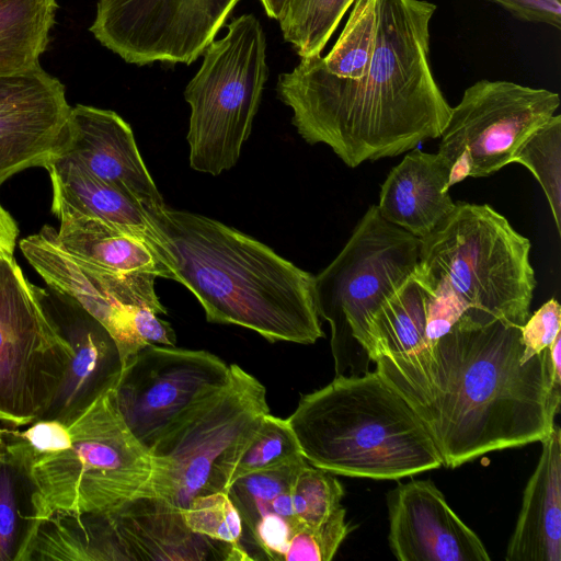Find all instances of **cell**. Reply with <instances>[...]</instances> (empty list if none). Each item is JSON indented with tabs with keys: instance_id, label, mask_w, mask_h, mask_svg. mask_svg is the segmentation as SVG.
<instances>
[{
	"instance_id": "cell-1",
	"label": "cell",
	"mask_w": 561,
	"mask_h": 561,
	"mask_svg": "<svg viewBox=\"0 0 561 561\" xmlns=\"http://www.w3.org/2000/svg\"><path fill=\"white\" fill-rule=\"evenodd\" d=\"M520 327L465 311L432 344L379 356V375L414 409L447 468L490 451L542 442L561 392L552 390L548 348L522 363Z\"/></svg>"
},
{
	"instance_id": "cell-2",
	"label": "cell",
	"mask_w": 561,
	"mask_h": 561,
	"mask_svg": "<svg viewBox=\"0 0 561 561\" xmlns=\"http://www.w3.org/2000/svg\"><path fill=\"white\" fill-rule=\"evenodd\" d=\"M426 0H377L371 59L363 77L330 73L322 56L278 76V98L309 145L324 144L350 168L396 157L439 138L451 113L430 62Z\"/></svg>"
},
{
	"instance_id": "cell-3",
	"label": "cell",
	"mask_w": 561,
	"mask_h": 561,
	"mask_svg": "<svg viewBox=\"0 0 561 561\" xmlns=\"http://www.w3.org/2000/svg\"><path fill=\"white\" fill-rule=\"evenodd\" d=\"M185 286L213 323L234 324L270 342L323 337L314 276L266 244L218 220L162 206L150 215Z\"/></svg>"
},
{
	"instance_id": "cell-4",
	"label": "cell",
	"mask_w": 561,
	"mask_h": 561,
	"mask_svg": "<svg viewBox=\"0 0 561 561\" xmlns=\"http://www.w3.org/2000/svg\"><path fill=\"white\" fill-rule=\"evenodd\" d=\"M287 421L305 459L332 474L394 480L443 466L420 416L376 369L335 376Z\"/></svg>"
},
{
	"instance_id": "cell-5",
	"label": "cell",
	"mask_w": 561,
	"mask_h": 561,
	"mask_svg": "<svg viewBox=\"0 0 561 561\" xmlns=\"http://www.w3.org/2000/svg\"><path fill=\"white\" fill-rule=\"evenodd\" d=\"M530 241L488 204L455 203L421 239L416 275L465 309L522 327L536 287Z\"/></svg>"
},
{
	"instance_id": "cell-6",
	"label": "cell",
	"mask_w": 561,
	"mask_h": 561,
	"mask_svg": "<svg viewBox=\"0 0 561 561\" xmlns=\"http://www.w3.org/2000/svg\"><path fill=\"white\" fill-rule=\"evenodd\" d=\"M67 425L70 448L26 467L39 522L55 512H106L152 496L153 457L124 422L115 387Z\"/></svg>"
},
{
	"instance_id": "cell-7",
	"label": "cell",
	"mask_w": 561,
	"mask_h": 561,
	"mask_svg": "<svg viewBox=\"0 0 561 561\" xmlns=\"http://www.w3.org/2000/svg\"><path fill=\"white\" fill-rule=\"evenodd\" d=\"M227 381L186 410L150 448L151 495L178 508L227 492L234 469L270 413L266 389L237 364Z\"/></svg>"
},
{
	"instance_id": "cell-8",
	"label": "cell",
	"mask_w": 561,
	"mask_h": 561,
	"mask_svg": "<svg viewBox=\"0 0 561 561\" xmlns=\"http://www.w3.org/2000/svg\"><path fill=\"white\" fill-rule=\"evenodd\" d=\"M420 251V238L387 221L371 205L341 252L314 276L316 307L331 328L336 376L368 371V320L414 274Z\"/></svg>"
},
{
	"instance_id": "cell-9",
	"label": "cell",
	"mask_w": 561,
	"mask_h": 561,
	"mask_svg": "<svg viewBox=\"0 0 561 561\" xmlns=\"http://www.w3.org/2000/svg\"><path fill=\"white\" fill-rule=\"evenodd\" d=\"M33 561H243L244 547L192 531L181 508L141 496L106 512H55L39 522Z\"/></svg>"
},
{
	"instance_id": "cell-10",
	"label": "cell",
	"mask_w": 561,
	"mask_h": 561,
	"mask_svg": "<svg viewBox=\"0 0 561 561\" xmlns=\"http://www.w3.org/2000/svg\"><path fill=\"white\" fill-rule=\"evenodd\" d=\"M227 28L207 46L184 91L191 107L190 165L211 175L239 160L268 77L266 38L255 15L242 14Z\"/></svg>"
},
{
	"instance_id": "cell-11",
	"label": "cell",
	"mask_w": 561,
	"mask_h": 561,
	"mask_svg": "<svg viewBox=\"0 0 561 561\" xmlns=\"http://www.w3.org/2000/svg\"><path fill=\"white\" fill-rule=\"evenodd\" d=\"M73 356L43 293L12 256L0 266V421L24 426L43 417Z\"/></svg>"
},
{
	"instance_id": "cell-12",
	"label": "cell",
	"mask_w": 561,
	"mask_h": 561,
	"mask_svg": "<svg viewBox=\"0 0 561 561\" xmlns=\"http://www.w3.org/2000/svg\"><path fill=\"white\" fill-rule=\"evenodd\" d=\"M559 105L556 92L507 80L482 79L467 88L439 137L437 152L450 165L449 186L510 164L517 148Z\"/></svg>"
},
{
	"instance_id": "cell-13",
	"label": "cell",
	"mask_w": 561,
	"mask_h": 561,
	"mask_svg": "<svg viewBox=\"0 0 561 561\" xmlns=\"http://www.w3.org/2000/svg\"><path fill=\"white\" fill-rule=\"evenodd\" d=\"M240 0H99L89 28L127 64L191 65Z\"/></svg>"
},
{
	"instance_id": "cell-14",
	"label": "cell",
	"mask_w": 561,
	"mask_h": 561,
	"mask_svg": "<svg viewBox=\"0 0 561 561\" xmlns=\"http://www.w3.org/2000/svg\"><path fill=\"white\" fill-rule=\"evenodd\" d=\"M230 366L207 351L149 344L123 366L117 409L148 449L197 401L222 386Z\"/></svg>"
},
{
	"instance_id": "cell-15",
	"label": "cell",
	"mask_w": 561,
	"mask_h": 561,
	"mask_svg": "<svg viewBox=\"0 0 561 561\" xmlns=\"http://www.w3.org/2000/svg\"><path fill=\"white\" fill-rule=\"evenodd\" d=\"M20 250L45 283L83 309L113 337L122 365L147 346L134 328V311L149 307L158 314L167 310L150 274H114L98 270L67 252L57 241L56 229L44 226L22 239Z\"/></svg>"
},
{
	"instance_id": "cell-16",
	"label": "cell",
	"mask_w": 561,
	"mask_h": 561,
	"mask_svg": "<svg viewBox=\"0 0 561 561\" xmlns=\"http://www.w3.org/2000/svg\"><path fill=\"white\" fill-rule=\"evenodd\" d=\"M70 108L64 84L42 67L0 77V186L56 154Z\"/></svg>"
},
{
	"instance_id": "cell-17",
	"label": "cell",
	"mask_w": 561,
	"mask_h": 561,
	"mask_svg": "<svg viewBox=\"0 0 561 561\" xmlns=\"http://www.w3.org/2000/svg\"><path fill=\"white\" fill-rule=\"evenodd\" d=\"M388 541L400 561H489L481 539L431 480L399 483L387 496Z\"/></svg>"
},
{
	"instance_id": "cell-18",
	"label": "cell",
	"mask_w": 561,
	"mask_h": 561,
	"mask_svg": "<svg viewBox=\"0 0 561 561\" xmlns=\"http://www.w3.org/2000/svg\"><path fill=\"white\" fill-rule=\"evenodd\" d=\"M56 154L138 201L149 216L165 205L129 124L114 111L71 106L65 139Z\"/></svg>"
},
{
	"instance_id": "cell-19",
	"label": "cell",
	"mask_w": 561,
	"mask_h": 561,
	"mask_svg": "<svg viewBox=\"0 0 561 561\" xmlns=\"http://www.w3.org/2000/svg\"><path fill=\"white\" fill-rule=\"evenodd\" d=\"M460 314L453 298L434 294L414 272L368 320L369 359L419 351L446 334Z\"/></svg>"
},
{
	"instance_id": "cell-20",
	"label": "cell",
	"mask_w": 561,
	"mask_h": 561,
	"mask_svg": "<svg viewBox=\"0 0 561 561\" xmlns=\"http://www.w3.org/2000/svg\"><path fill=\"white\" fill-rule=\"evenodd\" d=\"M44 168L51 182L55 216L61 213L83 215L139 238L156 250L173 274L165 239L138 201L60 156H53Z\"/></svg>"
},
{
	"instance_id": "cell-21",
	"label": "cell",
	"mask_w": 561,
	"mask_h": 561,
	"mask_svg": "<svg viewBox=\"0 0 561 561\" xmlns=\"http://www.w3.org/2000/svg\"><path fill=\"white\" fill-rule=\"evenodd\" d=\"M75 305V304H73ZM75 314L59 324L73 356L62 383L42 419L70 423L119 379L123 365L116 343L94 318L75 305Z\"/></svg>"
},
{
	"instance_id": "cell-22",
	"label": "cell",
	"mask_w": 561,
	"mask_h": 561,
	"mask_svg": "<svg viewBox=\"0 0 561 561\" xmlns=\"http://www.w3.org/2000/svg\"><path fill=\"white\" fill-rule=\"evenodd\" d=\"M450 165L438 152L407 153L381 185L377 208L389 222L422 239L454 209Z\"/></svg>"
},
{
	"instance_id": "cell-23",
	"label": "cell",
	"mask_w": 561,
	"mask_h": 561,
	"mask_svg": "<svg viewBox=\"0 0 561 561\" xmlns=\"http://www.w3.org/2000/svg\"><path fill=\"white\" fill-rule=\"evenodd\" d=\"M541 444L507 545V561H561V428L554 424Z\"/></svg>"
},
{
	"instance_id": "cell-24",
	"label": "cell",
	"mask_w": 561,
	"mask_h": 561,
	"mask_svg": "<svg viewBox=\"0 0 561 561\" xmlns=\"http://www.w3.org/2000/svg\"><path fill=\"white\" fill-rule=\"evenodd\" d=\"M59 244L89 265L114 274H150L172 279L164 260L148 243L104 221L75 213L56 216Z\"/></svg>"
},
{
	"instance_id": "cell-25",
	"label": "cell",
	"mask_w": 561,
	"mask_h": 561,
	"mask_svg": "<svg viewBox=\"0 0 561 561\" xmlns=\"http://www.w3.org/2000/svg\"><path fill=\"white\" fill-rule=\"evenodd\" d=\"M56 9V0H0V77L41 67Z\"/></svg>"
},
{
	"instance_id": "cell-26",
	"label": "cell",
	"mask_w": 561,
	"mask_h": 561,
	"mask_svg": "<svg viewBox=\"0 0 561 561\" xmlns=\"http://www.w3.org/2000/svg\"><path fill=\"white\" fill-rule=\"evenodd\" d=\"M39 525L27 468L7 449L0 435V561H26Z\"/></svg>"
},
{
	"instance_id": "cell-27",
	"label": "cell",
	"mask_w": 561,
	"mask_h": 561,
	"mask_svg": "<svg viewBox=\"0 0 561 561\" xmlns=\"http://www.w3.org/2000/svg\"><path fill=\"white\" fill-rule=\"evenodd\" d=\"M355 0H288L278 20L284 39L300 58L321 55Z\"/></svg>"
},
{
	"instance_id": "cell-28",
	"label": "cell",
	"mask_w": 561,
	"mask_h": 561,
	"mask_svg": "<svg viewBox=\"0 0 561 561\" xmlns=\"http://www.w3.org/2000/svg\"><path fill=\"white\" fill-rule=\"evenodd\" d=\"M511 163L526 167L536 178L549 203L561 234V115L551 116L517 148Z\"/></svg>"
},
{
	"instance_id": "cell-29",
	"label": "cell",
	"mask_w": 561,
	"mask_h": 561,
	"mask_svg": "<svg viewBox=\"0 0 561 561\" xmlns=\"http://www.w3.org/2000/svg\"><path fill=\"white\" fill-rule=\"evenodd\" d=\"M377 0H355L348 20L330 53L322 57L323 67L333 76L356 80L364 76L371 59Z\"/></svg>"
},
{
	"instance_id": "cell-30",
	"label": "cell",
	"mask_w": 561,
	"mask_h": 561,
	"mask_svg": "<svg viewBox=\"0 0 561 561\" xmlns=\"http://www.w3.org/2000/svg\"><path fill=\"white\" fill-rule=\"evenodd\" d=\"M301 458L305 457L287 419L267 413L241 456L232 482L244 474Z\"/></svg>"
},
{
	"instance_id": "cell-31",
	"label": "cell",
	"mask_w": 561,
	"mask_h": 561,
	"mask_svg": "<svg viewBox=\"0 0 561 561\" xmlns=\"http://www.w3.org/2000/svg\"><path fill=\"white\" fill-rule=\"evenodd\" d=\"M344 490L330 472L307 462L291 488L295 518L300 527L324 522L339 506Z\"/></svg>"
},
{
	"instance_id": "cell-32",
	"label": "cell",
	"mask_w": 561,
	"mask_h": 561,
	"mask_svg": "<svg viewBox=\"0 0 561 561\" xmlns=\"http://www.w3.org/2000/svg\"><path fill=\"white\" fill-rule=\"evenodd\" d=\"M181 512L192 531L217 541L244 547L241 541V516L227 492L197 495Z\"/></svg>"
},
{
	"instance_id": "cell-33",
	"label": "cell",
	"mask_w": 561,
	"mask_h": 561,
	"mask_svg": "<svg viewBox=\"0 0 561 561\" xmlns=\"http://www.w3.org/2000/svg\"><path fill=\"white\" fill-rule=\"evenodd\" d=\"M3 434L8 451L25 467L71 446L68 425L58 420L39 419L24 431L3 427Z\"/></svg>"
},
{
	"instance_id": "cell-34",
	"label": "cell",
	"mask_w": 561,
	"mask_h": 561,
	"mask_svg": "<svg viewBox=\"0 0 561 561\" xmlns=\"http://www.w3.org/2000/svg\"><path fill=\"white\" fill-rule=\"evenodd\" d=\"M345 508L339 506L324 522L302 526L291 537L286 561H330L350 533Z\"/></svg>"
},
{
	"instance_id": "cell-35",
	"label": "cell",
	"mask_w": 561,
	"mask_h": 561,
	"mask_svg": "<svg viewBox=\"0 0 561 561\" xmlns=\"http://www.w3.org/2000/svg\"><path fill=\"white\" fill-rule=\"evenodd\" d=\"M561 307L557 299L545 302L520 327L522 363L547 350L561 333Z\"/></svg>"
},
{
	"instance_id": "cell-36",
	"label": "cell",
	"mask_w": 561,
	"mask_h": 561,
	"mask_svg": "<svg viewBox=\"0 0 561 561\" xmlns=\"http://www.w3.org/2000/svg\"><path fill=\"white\" fill-rule=\"evenodd\" d=\"M510 12L514 18L533 23L561 27V0H486Z\"/></svg>"
},
{
	"instance_id": "cell-37",
	"label": "cell",
	"mask_w": 561,
	"mask_h": 561,
	"mask_svg": "<svg viewBox=\"0 0 561 561\" xmlns=\"http://www.w3.org/2000/svg\"><path fill=\"white\" fill-rule=\"evenodd\" d=\"M149 307H137L134 312V328L137 335L147 345L159 344L175 346V333L171 324L158 317Z\"/></svg>"
},
{
	"instance_id": "cell-38",
	"label": "cell",
	"mask_w": 561,
	"mask_h": 561,
	"mask_svg": "<svg viewBox=\"0 0 561 561\" xmlns=\"http://www.w3.org/2000/svg\"><path fill=\"white\" fill-rule=\"evenodd\" d=\"M19 237V227L10 213L0 204V266L7 256H12Z\"/></svg>"
},
{
	"instance_id": "cell-39",
	"label": "cell",
	"mask_w": 561,
	"mask_h": 561,
	"mask_svg": "<svg viewBox=\"0 0 561 561\" xmlns=\"http://www.w3.org/2000/svg\"><path fill=\"white\" fill-rule=\"evenodd\" d=\"M548 370L552 390L561 392V333L548 348Z\"/></svg>"
},
{
	"instance_id": "cell-40",
	"label": "cell",
	"mask_w": 561,
	"mask_h": 561,
	"mask_svg": "<svg viewBox=\"0 0 561 561\" xmlns=\"http://www.w3.org/2000/svg\"><path fill=\"white\" fill-rule=\"evenodd\" d=\"M268 18L279 20L288 0H260Z\"/></svg>"
}]
</instances>
